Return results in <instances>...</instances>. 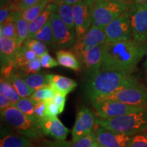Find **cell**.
<instances>
[{
	"instance_id": "6da1fadb",
	"label": "cell",
	"mask_w": 147,
	"mask_h": 147,
	"mask_svg": "<svg viewBox=\"0 0 147 147\" xmlns=\"http://www.w3.org/2000/svg\"><path fill=\"white\" fill-rule=\"evenodd\" d=\"M147 53L144 42L131 39L106 42L103 45L101 71H114L129 75Z\"/></svg>"
},
{
	"instance_id": "7a4b0ae2",
	"label": "cell",
	"mask_w": 147,
	"mask_h": 147,
	"mask_svg": "<svg viewBox=\"0 0 147 147\" xmlns=\"http://www.w3.org/2000/svg\"><path fill=\"white\" fill-rule=\"evenodd\" d=\"M137 83L138 82L130 75L114 71H100L88 78L85 91L92 102L112 94L125 87Z\"/></svg>"
},
{
	"instance_id": "3957f363",
	"label": "cell",
	"mask_w": 147,
	"mask_h": 147,
	"mask_svg": "<svg viewBox=\"0 0 147 147\" xmlns=\"http://www.w3.org/2000/svg\"><path fill=\"white\" fill-rule=\"evenodd\" d=\"M95 123L116 133L132 136L147 129V110L113 118L100 117L95 119Z\"/></svg>"
},
{
	"instance_id": "277c9868",
	"label": "cell",
	"mask_w": 147,
	"mask_h": 147,
	"mask_svg": "<svg viewBox=\"0 0 147 147\" xmlns=\"http://www.w3.org/2000/svg\"><path fill=\"white\" fill-rule=\"evenodd\" d=\"M131 3L105 0L94 1L91 27L104 31L108 25L128 8Z\"/></svg>"
},
{
	"instance_id": "5b68a950",
	"label": "cell",
	"mask_w": 147,
	"mask_h": 147,
	"mask_svg": "<svg viewBox=\"0 0 147 147\" xmlns=\"http://www.w3.org/2000/svg\"><path fill=\"white\" fill-rule=\"evenodd\" d=\"M1 117L6 123L29 138L42 136V130L34 119L25 115L14 106L1 111Z\"/></svg>"
},
{
	"instance_id": "8992f818",
	"label": "cell",
	"mask_w": 147,
	"mask_h": 147,
	"mask_svg": "<svg viewBox=\"0 0 147 147\" xmlns=\"http://www.w3.org/2000/svg\"><path fill=\"white\" fill-rule=\"evenodd\" d=\"M106 101H117L131 106L147 107V89L140 84L125 87L112 94L100 97L91 102H102Z\"/></svg>"
},
{
	"instance_id": "52a82bcc",
	"label": "cell",
	"mask_w": 147,
	"mask_h": 147,
	"mask_svg": "<svg viewBox=\"0 0 147 147\" xmlns=\"http://www.w3.org/2000/svg\"><path fill=\"white\" fill-rule=\"evenodd\" d=\"M127 11L133 38L144 42L147 38V3H131Z\"/></svg>"
},
{
	"instance_id": "ba28073f",
	"label": "cell",
	"mask_w": 147,
	"mask_h": 147,
	"mask_svg": "<svg viewBox=\"0 0 147 147\" xmlns=\"http://www.w3.org/2000/svg\"><path fill=\"white\" fill-rule=\"evenodd\" d=\"M93 3L94 0H80L72 5L76 38H80L91 28Z\"/></svg>"
},
{
	"instance_id": "9c48e42d",
	"label": "cell",
	"mask_w": 147,
	"mask_h": 147,
	"mask_svg": "<svg viewBox=\"0 0 147 147\" xmlns=\"http://www.w3.org/2000/svg\"><path fill=\"white\" fill-rule=\"evenodd\" d=\"M92 105L97 115L103 119L113 118L147 110V107L144 106L128 105L117 101L92 102Z\"/></svg>"
},
{
	"instance_id": "30bf717a",
	"label": "cell",
	"mask_w": 147,
	"mask_h": 147,
	"mask_svg": "<svg viewBox=\"0 0 147 147\" xmlns=\"http://www.w3.org/2000/svg\"><path fill=\"white\" fill-rule=\"evenodd\" d=\"M104 32L106 36V42H117L134 38L127 9L108 25Z\"/></svg>"
},
{
	"instance_id": "8fae6325",
	"label": "cell",
	"mask_w": 147,
	"mask_h": 147,
	"mask_svg": "<svg viewBox=\"0 0 147 147\" xmlns=\"http://www.w3.org/2000/svg\"><path fill=\"white\" fill-rule=\"evenodd\" d=\"M50 19L55 40L53 47L61 49L72 47L76 38L75 31L65 25L57 12L53 13Z\"/></svg>"
},
{
	"instance_id": "7c38bea8",
	"label": "cell",
	"mask_w": 147,
	"mask_h": 147,
	"mask_svg": "<svg viewBox=\"0 0 147 147\" xmlns=\"http://www.w3.org/2000/svg\"><path fill=\"white\" fill-rule=\"evenodd\" d=\"M106 42V36L104 30L91 27L89 30L80 38H76L71 47V51L77 57L86 51L96 46Z\"/></svg>"
},
{
	"instance_id": "4fadbf2b",
	"label": "cell",
	"mask_w": 147,
	"mask_h": 147,
	"mask_svg": "<svg viewBox=\"0 0 147 147\" xmlns=\"http://www.w3.org/2000/svg\"><path fill=\"white\" fill-rule=\"evenodd\" d=\"M102 55L103 45H101L91 48L78 57L81 63L84 74L88 78L101 71Z\"/></svg>"
},
{
	"instance_id": "5bb4252c",
	"label": "cell",
	"mask_w": 147,
	"mask_h": 147,
	"mask_svg": "<svg viewBox=\"0 0 147 147\" xmlns=\"http://www.w3.org/2000/svg\"><path fill=\"white\" fill-rule=\"evenodd\" d=\"M95 119L89 108L82 107L77 113L76 121L71 131L73 142L85 136L93 131Z\"/></svg>"
},
{
	"instance_id": "9a60e30c",
	"label": "cell",
	"mask_w": 147,
	"mask_h": 147,
	"mask_svg": "<svg viewBox=\"0 0 147 147\" xmlns=\"http://www.w3.org/2000/svg\"><path fill=\"white\" fill-rule=\"evenodd\" d=\"M131 136L116 133L101 126H97L96 139L103 147H129Z\"/></svg>"
},
{
	"instance_id": "2e32d148",
	"label": "cell",
	"mask_w": 147,
	"mask_h": 147,
	"mask_svg": "<svg viewBox=\"0 0 147 147\" xmlns=\"http://www.w3.org/2000/svg\"><path fill=\"white\" fill-rule=\"evenodd\" d=\"M39 127L44 134L57 140H64L69 131L57 117H46L39 123Z\"/></svg>"
},
{
	"instance_id": "e0dca14e",
	"label": "cell",
	"mask_w": 147,
	"mask_h": 147,
	"mask_svg": "<svg viewBox=\"0 0 147 147\" xmlns=\"http://www.w3.org/2000/svg\"><path fill=\"white\" fill-rule=\"evenodd\" d=\"M45 76L48 83L55 93H61L67 95L77 87L76 81L67 77L53 74H49Z\"/></svg>"
},
{
	"instance_id": "ac0fdd59",
	"label": "cell",
	"mask_w": 147,
	"mask_h": 147,
	"mask_svg": "<svg viewBox=\"0 0 147 147\" xmlns=\"http://www.w3.org/2000/svg\"><path fill=\"white\" fill-rule=\"evenodd\" d=\"M59 4L51 2L46 7L45 10L37 17L36 19L29 23V36L28 38H32V37L36 34L42 27L50 19L51 15L55 12H57Z\"/></svg>"
},
{
	"instance_id": "d6986e66",
	"label": "cell",
	"mask_w": 147,
	"mask_h": 147,
	"mask_svg": "<svg viewBox=\"0 0 147 147\" xmlns=\"http://www.w3.org/2000/svg\"><path fill=\"white\" fill-rule=\"evenodd\" d=\"M56 57L60 65L75 71L82 69L81 63L72 51L60 50L57 52Z\"/></svg>"
},
{
	"instance_id": "ffe728a7",
	"label": "cell",
	"mask_w": 147,
	"mask_h": 147,
	"mask_svg": "<svg viewBox=\"0 0 147 147\" xmlns=\"http://www.w3.org/2000/svg\"><path fill=\"white\" fill-rule=\"evenodd\" d=\"M37 57L34 51L30 50L27 46H19L16 51L15 57H14V69L21 70L29 63L30 61Z\"/></svg>"
},
{
	"instance_id": "44dd1931",
	"label": "cell",
	"mask_w": 147,
	"mask_h": 147,
	"mask_svg": "<svg viewBox=\"0 0 147 147\" xmlns=\"http://www.w3.org/2000/svg\"><path fill=\"white\" fill-rule=\"evenodd\" d=\"M9 81L15 88L16 91L18 92V93L21 97H30L36 91L34 89L29 87L25 82L24 78H23V77L18 75L14 71L11 74L10 78H9Z\"/></svg>"
},
{
	"instance_id": "7402d4cb",
	"label": "cell",
	"mask_w": 147,
	"mask_h": 147,
	"mask_svg": "<svg viewBox=\"0 0 147 147\" xmlns=\"http://www.w3.org/2000/svg\"><path fill=\"white\" fill-rule=\"evenodd\" d=\"M30 139L25 136L8 134L1 139L0 147H29Z\"/></svg>"
},
{
	"instance_id": "603a6c76",
	"label": "cell",
	"mask_w": 147,
	"mask_h": 147,
	"mask_svg": "<svg viewBox=\"0 0 147 147\" xmlns=\"http://www.w3.org/2000/svg\"><path fill=\"white\" fill-rule=\"evenodd\" d=\"M15 23L17 31V44L18 46L22 45L25 42L29 36V22L23 17L22 12H16L15 14Z\"/></svg>"
},
{
	"instance_id": "cb8c5ba5",
	"label": "cell",
	"mask_w": 147,
	"mask_h": 147,
	"mask_svg": "<svg viewBox=\"0 0 147 147\" xmlns=\"http://www.w3.org/2000/svg\"><path fill=\"white\" fill-rule=\"evenodd\" d=\"M16 12L12 13L1 24L0 36H3L10 39L17 40V31L15 23V14Z\"/></svg>"
},
{
	"instance_id": "d4e9b609",
	"label": "cell",
	"mask_w": 147,
	"mask_h": 147,
	"mask_svg": "<svg viewBox=\"0 0 147 147\" xmlns=\"http://www.w3.org/2000/svg\"><path fill=\"white\" fill-rule=\"evenodd\" d=\"M57 12L66 25L71 30L75 31L74 20L73 5L67 3H60Z\"/></svg>"
},
{
	"instance_id": "484cf974",
	"label": "cell",
	"mask_w": 147,
	"mask_h": 147,
	"mask_svg": "<svg viewBox=\"0 0 147 147\" xmlns=\"http://www.w3.org/2000/svg\"><path fill=\"white\" fill-rule=\"evenodd\" d=\"M32 38L41 41L49 46L54 45V35H53V30L51 19L47 21V23L42 27V28L40 29L32 37Z\"/></svg>"
},
{
	"instance_id": "4316f807",
	"label": "cell",
	"mask_w": 147,
	"mask_h": 147,
	"mask_svg": "<svg viewBox=\"0 0 147 147\" xmlns=\"http://www.w3.org/2000/svg\"><path fill=\"white\" fill-rule=\"evenodd\" d=\"M0 92L1 94L5 96L12 102V105L16 104L18 101L21 100L20 96L15 88L13 87L8 79L1 78L0 80Z\"/></svg>"
},
{
	"instance_id": "83f0119b",
	"label": "cell",
	"mask_w": 147,
	"mask_h": 147,
	"mask_svg": "<svg viewBox=\"0 0 147 147\" xmlns=\"http://www.w3.org/2000/svg\"><path fill=\"white\" fill-rule=\"evenodd\" d=\"M51 3V0H41L36 5H33L27 10L22 12L23 17L29 23L34 21L45 10L46 7Z\"/></svg>"
},
{
	"instance_id": "f1b7e54d",
	"label": "cell",
	"mask_w": 147,
	"mask_h": 147,
	"mask_svg": "<svg viewBox=\"0 0 147 147\" xmlns=\"http://www.w3.org/2000/svg\"><path fill=\"white\" fill-rule=\"evenodd\" d=\"M27 85L35 91L47 87L49 84L46 78V76L40 74H32L23 78Z\"/></svg>"
},
{
	"instance_id": "f546056e",
	"label": "cell",
	"mask_w": 147,
	"mask_h": 147,
	"mask_svg": "<svg viewBox=\"0 0 147 147\" xmlns=\"http://www.w3.org/2000/svg\"><path fill=\"white\" fill-rule=\"evenodd\" d=\"M13 106L16 108H18L20 111H21L25 115L34 118L35 103L31 99L30 97H21V100L18 101Z\"/></svg>"
},
{
	"instance_id": "4dcf8cb0",
	"label": "cell",
	"mask_w": 147,
	"mask_h": 147,
	"mask_svg": "<svg viewBox=\"0 0 147 147\" xmlns=\"http://www.w3.org/2000/svg\"><path fill=\"white\" fill-rule=\"evenodd\" d=\"M55 92L51 89L50 85L42 88L39 90H37L31 95V99L34 101L35 104L37 102H42V101L51 100L54 97Z\"/></svg>"
},
{
	"instance_id": "1f68e13d",
	"label": "cell",
	"mask_w": 147,
	"mask_h": 147,
	"mask_svg": "<svg viewBox=\"0 0 147 147\" xmlns=\"http://www.w3.org/2000/svg\"><path fill=\"white\" fill-rule=\"evenodd\" d=\"M24 45L27 46L30 50L36 53L37 57H41L42 55L48 53L46 44L34 38H27L24 42Z\"/></svg>"
},
{
	"instance_id": "d6a6232c",
	"label": "cell",
	"mask_w": 147,
	"mask_h": 147,
	"mask_svg": "<svg viewBox=\"0 0 147 147\" xmlns=\"http://www.w3.org/2000/svg\"><path fill=\"white\" fill-rule=\"evenodd\" d=\"M41 67L42 65L40 57H37L34 59L30 61L23 69L20 70V71L23 73V78H25V76H28L29 74L38 73L41 69Z\"/></svg>"
},
{
	"instance_id": "836d02e7",
	"label": "cell",
	"mask_w": 147,
	"mask_h": 147,
	"mask_svg": "<svg viewBox=\"0 0 147 147\" xmlns=\"http://www.w3.org/2000/svg\"><path fill=\"white\" fill-rule=\"evenodd\" d=\"M95 140H96V135L93 130L88 135L73 142L70 147H90Z\"/></svg>"
},
{
	"instance_id": "e575fe53",
	"label": "cell",
	"mask_w": 147,
	"mask_h": 147,
	"mask_svg": "<svg viewBox=\"0 0 147 147\" xmlns=\"http://www.w3.org/2000/svg\"><path fill=\"white\" fill-rule=\"evenodd\" d=\"M46 103L45 101L37 102L35 104L34 111V119L38 123L39 125V123L44 119L46 118Z\"/></svg>"
},
{
	"instance_id": "d590c367",
	"label": "cell",
	"mask_w": 147,
	"mask_h": 147,
	"mask_svg": "<svg viewBox=\"0 0 147 147\" xmlns=\"http://www.w3.org/2000/svg\"><path fill=\"white\" fill-rule=\"evenodd\" d=\"M46 103V117H57L62 113L59 106L51 100L45 101Z\"/></svg>"
},
{
	"instance_id": "8d00e7d4",
	"label": "cell",
	"mask_w": 147,
	"mask_h": 147,
	"mask_svg": "<svg viewBox=\"0 0 147 147\" xmlns=\"http://www.w3.org/2000/svg\"><path fill=\"white\" fill-rule=\"evenodd\" d=\"M40 61H41V65L42 67L45 68H53V67H57L59 64L58 61H57L54 58H53L49 53H46L40 57Z\"/></svg>"
},
{
	"instance_id": "74e56055",
	"label": "cell",
	"mask_w": 147,
	"mask_h": 147,
	"mask_svg": "<svg viewBox=\"0 0 147 147\" xmlns=\"http://www.w3.org/2000/svg\"><path fill=\"white\" fill-rule=\"evenodd\" d=\"M129 147H147V136L144 134H137L131 138Z\"/></svg>"
},
{
	"instance_id": "f35d334b",
	"label": "cell",
	"mask_w": 147,
	"mask_h": 147,
	"mask_svg": "<svg viewBox=\"0 0 147 147\" xmlns=\"http://www.w3.org/2000/svg\"><path fill=\"white\" fill-rule=\"evenodd\" d=\"M14 1H15L18 11L23 12L30 7L36 5L41 0H14Z\"/></svg>"
},
{
	"instance_id": "ab89813d",
	"label": "cell",
	"mask_w": 147,
	"mask_h": 147,
	"mask_svg": "<svg viewBox=\"0 0 147 147\" xmlns=\"http://www.w3.org/2000/svg\"><path fill=\"white\" fill-rule=\"evenodd\" d=\"M66 100V95L61 93H55L54 97L51 101L59 107L61 111L63 112L64 110Z\"/></svg>"
},
{
	"instance_id": "60d3db41",
	"label": "cell",
	"mask_w": 147,
	"mask_h": 147,
	"mask_svg": "<svg viewBox=\"0 0 147 147\" xmlns=\"http://www.w3.org/2000/svg\"><path fill=\"white\" fill-rule=\"evenodd\" d=\"M12 106H13L12 102L6 97L0 93V109H1V111H3Z\"/></svg>"
},
{
	"instance_id": "b9f144b4",
	"label": "cell",
	"mask_w": 147,
	"mask_h": 147,
	"mask_svg": "<svg viewBox=\"0 0 147 147\" xmlns=\"http://www.w3.org/2000/svg\"><path fill=\"white\" fill-rule=\"evenodd\" d=\"M80 1V0H63V1L62 3H67V4L73 5V4H74V3H76V2H78V1Z\"/></svg>"
},
{
	"instance_id": "7bdbcfd3",
	"label": "cell",
	"mask_w": 147,
	"mask_h": 147,
	"mask_svg": "<svg viewBox=\"0 0 147 147\" xmlns=\"http://www.w3.org/2000/svg\"><path fill=\"white\" fill-rule=\"evenodd\" d=\"M131 3H146L147 0H130Z\"/></svg>"
},
{
	"instance_id": "ee69618b",
	"label": "cell",
	"mask_w": 147,
	"mask_h": 147,
	"mask_svg": "<svg viewBox=\"0 0 147 147\" xmlns=\"http://www.w3.org/2000/svg\"><path fill=\"white\" fill-rule=\"evenodd\" d=\"M105 1H118V2H131V1H130V0H105Z\"/></svg>"
},
{
	"instance_id": "f6af8a7d",
	"label": "cell",
	"mask_w": 147,
	"mask_h": 147,
	"mask_svg": "<svg viewBox=\"0 0 147 147\" xmlns=\"http://www.w3.org/2000/svg\"><path fill=\"white\" fill-rule=\"evenodd\" d=\"M90 147H101V146H100V144L98 143V142H97V139H96V140L94 141V142L92 144V145Z\"/></svg>"
},
{
	"instance_id": "bcb514c9",
	"label": "cell",
	"mask_w": 147,
	"mask_h": 147,
	"mask_svg": "<svg viewBox=\"0 0 147 147\" xmlns=\"http://www.w3.org/2000/svg\"><path fill=\"white\" fill-rule=\"evenodd\" d=\"M63 1V0H51V2L57 3V4H60Z\"/></svg>"
},
{
	"instance_id": "7dc6e473",
	"label": "cell",
	"mask_w": 147,
	"mask_h": 147,
	"mask_svg": "<svg viewBox=\"0 0 147 147\" xmlns=\"http://www.w3.org/2000/svg\"><path fill=\"white\" fill-rule=\"evenodd\" d=\"M9 1H10V0H1V5H4L5 3H6L7 2H8Z\"/></svg>"
},
{
	"instance_id": "c3c4849f",
	"label": "cell",
	"mask_w": 147,
	"mask_h": 147,
	"mask_svg": "<svg viewBox=\"0 0 147 147\" xmlns=\"http://www.w3.org/2000/svg\"><path fill=\"white\" fill-rule=\"evenodd\" d=\"M29 147H40V146H34V144H32H32H31L30 145H29Z\"/></svg>"
},
{
	"instance_id": "681fc988",
	"label": "cell",
	"mask_w": 147,
	"mask_h": 147,
	"mask_svg": "<svg viewBox=\"0 0 147 147\" xmlns=\"http://www.w3.org/2000/svg\"><path fill=\"white\" fill-rule=\"evenodd\" d=\"M147 54V53H146ZM146 67H147V57H146Z\"/></svg>"
},
{
	"instance_id": "f907efd6",
	"label": "cell",
	"mask_w": 147,
	"mask_h": 147,
	"mask_svg": "<svg viewBox=\"0 0 147 147\" xmlns=\"http://www.w3.org/2000/svg\"><path fill=\"white\" fill-rule=\"evenodd\" d=\"M94 1H97V0H94Z\"/></svg>"
},
{
	"instance_id": "816d5d0a",
	"label": "cell",
	"mask_w": 147,
	"mask_h": 147,
	"mask_svg": "<svg viewBox=\"0 0 147 147\" xmlns=\"http://www.w3.org/2000/svg\"><path fill=\"white\" fill-rule=\"evenodd\" d=\"M101 147H103V146H101Z\"/></svg>"
}]
</instances>
